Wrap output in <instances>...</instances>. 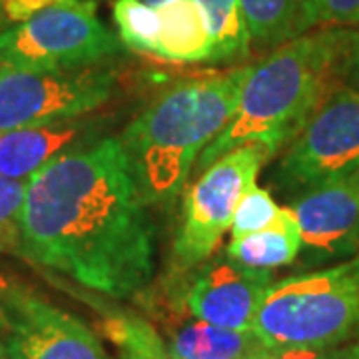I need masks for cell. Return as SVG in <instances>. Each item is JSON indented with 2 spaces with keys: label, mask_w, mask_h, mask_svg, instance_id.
Masks as SVG:
<instances>
[{
  "label": "cell",
  "mask_w": 359,
  "mask_h": 359,
  "mask_svg": "<svg viewBox=\"0 0 359 359\" xmlns=\"http://www.w3.org/2000/svg\"><path fill=\"white\" fill-rule=\"evenodd\" d=\"M120 138L56 156L28 180L22 257L126 299L154 278V222Z\"/></svg>",
  "instance_id": "1"
},
{
  "label": "cell",
  "mask_w": 359,
  "mask_h": 359,
  "mask_svg": "<svg viewBox=\"0 0 359 359\" xmlns=\"http://www.w3.org/2000/svg\"><path fill=\"white\" fill-rule=\"evenodd\" d=\"M353 28L325 26L273 48L248 68L240 102L230 124L196 162L204 172L244 144H264L271 156L304 130L323 100L346 82Z\"/></svg>",
  "instance_id": "2"
},
{
  "label": "cell",
  "mask_w": 359,
  "mask_h": 359,
  "mask_svg": "<svg viewBox=\"0 0 359 359\" xmlns=\"http://www.w3.org/2000/svg\"><path fill=\"white\" fill-rule=\"evenodd\" d=\"M248 68L184 80L158 94L120 140L148 205L172 204L205 148L230 124Z\"/></svg>",
  "instance_id": "3"
},
{
  "label": "cell",
  "mask_w": 359,
  "mask_h": 359,
  "mask_svg": "<svg viewBox=\"0 0 359 359\" xmlns=\"http://www.w3.org/2000/svg\"><path fill=\"white\" fill-rule=\"evenodd\" d=\"M254 330L271 347L335 349L359 339V256L269 285Z\"/></svg>",
  "instance_id": "4"
},
{
  "label": "cell",
  "mask_w": 359,
  "mask_h": 359,
  "mask_svg": "<svg viewBox=\"0 0 359 359\" xmlns=\"http://www.w3.org/2000/svg\"><path fill=\"white\" fill-rule=\"evenodd\" d=\"M122 42L96 14L94 0H66L0 34V65L76 70L116 56Z\"/></svg>",
  "instance_id": "5"
},
{
  "label": "cell",
  "mask_w": 359,
  "mask_h": 359,
  "mask_svg": "<svg viewBox=\"0 0 359 359\" xmlns=\"http://www.w3.org/2000/svg\"><path fill=\"white\" fill-rule=\"evenodd\" d=\"M264 144H244L224 154L196 180L182 208V224L174 242L172 264L178 271L202 266L219 240L245 194L256 186L257 174L269 160Z\"/></svg>",
  "instance_id": "6"
},
{
  "label": "cell",
  "mask_w": 359,
  "mask_h": 359,
  "mask_svg": "<svg viewBox=\"0 0 359 359\" xmlns=\"http://www.w3.org/2000/svg\"><path fill=\"white\" fill-rule=\"evenodd\" d=\"M114 88V72L98 66L30 70L0 65V134L26 126L72 122L104 106Z\"/></svg>",
  "instance_id": "7"
},
{
  "label": "cell",
  "mask_w": 359,
  "mask_h": 359,
  "mask_svg": "<svg viewBox=\"0 0 359 359\" xmlns=\"http://www.w3.org/2000/svg\"><path fill=\"white\" fill-rule=\"evenodd\" d=\"M359 172V90L330 94L304 130L287 144L276 182L292 194H304Z\"/></svg>",
  "instance_id": "8"
},
{
  "label": "cell",
  "mask_w": 359,
  "mask_h": 359,
  "mask_svg": "<svg viewBox=\"0 0 359 359\" xmlns=\"http://www.w3.org/2000/svg\"><path fill=\"white\" fill-rule=\"evenodd\" d=\"M6 359H110L100 337L68 311L18 285L0 292Z\"/></svg>",
  "instance_id": "9"
},
{
  "label": "cell",
  "mask_w": 359,
  "mask_h": 359,
  "mask_svg": "<svg viewBox=\"0 0 359 359\" xmlns=\"http://www.w3.org/2000/svg\"><path fill=\"white\" fill-rule=\"evenodd\" d=\"M271 283V269L250 268L231 257H218L198 266L182 304L190 316L212 325L252 330Z\"/></svg>",
  "instance_id": "10"
},
{
  "label": "cell",
  "mask_w": 359,
  "mask_h": 359,
  "mask_svg": "<svg viewBox=\"0 0 359 359\" xmlns=\"http://www.w3.org/2000/svg\"><path fill=\"white\" fill-rule=\"evenodd\" d=\"M302 250L311 259L353 257L359 250V172L304 192L292 205Z\"/></svg>",
  "instance_id": "11"
},
{
  "label": "cell",
  "mask_w": 359,
  "mask_h": 359,
  "mask_svg": "<svg viewBox=\"0 0 359 359\" xmlns=\"http://www.w3.org/2000/svg\"><path fill=\"white\" fill-rule=\"evenodd\" d=\"M166 346L174 359H264L271 349L256 330H226L198 320L166 321Z\"/></svg>",
  "instance_id": "12"
},
{
  "label": "cell",
  "mask_w": 359,
  "mask_h": 359,
  "mask_svg": "<svg viewBox=\"0 0 359 359\" xmlns=\"http://www.w3.org/2000/svg\"><path fill=\"white\" fill-rule=\"evenodd\" d=\"M80 140L82 126L76 120L2 132L0 174L14 180H30L40 168L74 148V144Z\"/></svg>",
  "instance_id": "13"
},
{
  "label": "cell",
  "mask_w": 359,
  "mask_h": 359,
  "mask_svg": "<svg viewBox=\"0 0 359 359\" xmlns=\"http://www.w3.org/2000/svg\"><path fill=\"white\" fill-rule=\"evenodd\" d=\"M158 58L178 65L210 62L212 39L196 0H172L158 8Z\"/></svg>",
  "instance_id": "14"
},
{
  "label": "cell",
  "mask_w": 359,
  "mask_h": 359,
  "mask_svg": "<svg viewBox=\"0 0 359 359\" xmlns=\"http://www.w3.org/2000/svg\"><path fill=\"white\" fill-rule=\"evenodd\" d=\"M302 252V231L292 208H280L268 228L240 240H230L228 257L256 269H276L292 264Z\"/></svg>",
  "instance_id": "15"
},
{
  "label": "cell",
  "mask_w": 359,
  "mask_h": 359,
  "mask_svg": "<svg viewBox=\"0 0 359 359\" xmlns=\"http://www.w3.org/2000/svg\"><path fill=\"white\" fill-rule=\"evenodd\" d=\"M204 14L212 39L210 62L228 65L250 54L252 36L245 22L242 0H196Z\"/></svg>",
  "instance_id": "16"
},
{
  "label": "cell",
  "mask_w": 359,
  "mask_h": 359,
  "mask_svg": "<svg viewBox=\"0 0 359 359\" xmlns=\"http://www.w3.org/2000/svg\"><path fill=\"white\" fill-rule=\"evenodd\" d=\"M100 334L118 349L120 359H174L166 339L136 313L116 311L98 323Z\"/></svg>",
  "instance_id": "17"
},
{
  "label": "cell",
  "mask_w": 359,
  "mask_h": 359,
  "mask_svg": "<svg viewBox=\"0 0 359 359\" xmlns=\"http://www.w3.org/2000/svg\"><path fill=\"white\" fill-rule=\"evenodd\" d=\"M299 0H242L252 42L259 48H278L294 39Z\"/></svg>",
  "instance_id": "18"
},
{
  "label": "cell",
  "mask_w": 359,
  "mask_h": 359,
  "mask_svg": "<svg viewBox=\"0 0 359 359\" xmlns=\"http://www.w3.org/2000/svg\"><path fill=\"white\" fill-rule=\"evenodd\" d=\"M114 22L118 26V39L122 44L136 52L158 54L160 39V13L158 8L142 0H116Z\"/></svg>",
  "instance_id": "19"
},
{
  "label": "cell",
  "mask_w": 359,
  "mask_h": 359,
  "mask_svg": "<svg viewBox=\"0 0 359 359\" xmlns=\"http://www.w3.org/2000/svg\"><path fill=\"white\" fill-rule=\"evenodd\" d=\"M26 188L28 180L0 174V254L22 256Z\"/></svg>",
  "instance_id": "20"
},
{
  "label": "cell",
  "mask_w": 359,
  "mask_h": 359,
  "mask_svg": "<svg viewBox=\"0 0 359 359\" xmlns=\"http://www.w3.org/2000/svg\"><path fill=\"white\" fill-rule=\"evenodd\" d=\"M359 25V0H299L295 36L325 26Z\"/></svg>",
  "instance_id": "21"
},
{
  "label": "cell",
  "mask_w": 359,
  "mask_h": 359,
  "mask_svg": "<svg viewBox=\"0 0 359 359\" xmlns=\"http://www.w3.org/2000/svg\"><path fill=\"white\" fill-rule=\"evenodd\" d=\"M278 212H280V205L276 204L271 194L264 188L254 186L242 198V202L238 204V210L233 214L230 226L231 240H240L250 233H256V231L268 228L276 219Z\"/></svg>",
  "instance_id": "22"
},
{
  "label": "cell",
  "mask_w": 359,
  "mask_h": 359,
  "mask_svg": "<svg viewBox=\"0 0 359 359\" xmlns=\"http://www.w3.org/2000/svg\"><path fill=\"white\" fill-rule=\"evenodd\" d=\"M60 2H66V0H0V8L11 22L20 25L28 18H32L34 14L42 13Z\"/></svg>",
  "instance_id": "23"
},
{
  "label": "cell",
  "mask_w": 359,
  "mask_h": 359,
  "mask_svg": "<svg viewBox=\"0 0 359 359\" xmlns=\"http://www.w3.org/2000/svg\"><path fill=\"white\" fill-rule=\"evenodd\" d=\"M334 349H311V347H276L264 359H332Z\"/></svg>",
  "instance_id": "24"
},
{
  "label": "cell",
  "mask_w": 359,
  "mask_h": 359,
  "mask_svg": "<svg viewBox=\"0 0 359 359\" xmlns=\"http://www.w3.org/2000/svg\"><path fill=\"white\" fill-rule=\"evenodd\" d=\"M346 84L349 88L359 90V25L353 28L351 44H349V56H347Z\"/></svg>",
  "instance_id": "25"
},
{
  "label": "cell",
  "mask_w": 359,
  "mask_h": 359,
  "mask_svg": "<svg viewBox=\"0 0 359 359\" xmlns=\"http://www.w3.org/2000/svg\"><path fill=\"white\" fill-rule=\"evenodd\" d=\"M332 359H359V339L347 344V346L335 347Z\"/></svg>",
  "instance_id": "26"
},
{
  "label": "cell",
  "mask_w": 359,
  "mask_h": 359,
  "mask_svg": "<svg viewBox=\"0 0 359 359\" xmlns=\"http://www.w3.org/2000/svg\"><path fill=\"white\" fill-rule=\"evenodd\" d=\"M142 2H146V4H150V6H154V8H160V6H164V4L172 2V0H142Z\"/></svg>",
  "instance_id": "27"
},
{
  "label": "cell",
  "mask_w": 359,
  "mask_h": 359,
  "mask_svg": "<svg viewBox=\"0 0 359 359\" xmlns=\"http://www.w3.org/2000/svg\"><path fill=\"white\" fill-rule=\"evenodd\" d=\"M6 290V287H4ZM2 292V290H0ZM6 327V316H4V308H2V299H0V332Z\"/></svg>",
  "instance_id": "28"
},
{
  "label": "cell",
  "mask_w": 359,
  "mask_h": 359,
  "mask_svg": "<svg viewBox=\"0 0 359 359\" xmlns=\"http://www.w3.org/2000/svg\"><path fill=\"white\" fill-rule=\"evenodd\" d=\"M0 359H6V351H4V346H2V337H0Z\"/></svg>",
  "instance_id": "29"
},
{
  "label": "cell",
  "mask_w": 359,
  "mask_h": 359,
  "mask_svg": "<svg viewBox=\"0 0 359 359\" xmlns=\"http://www.w3.org/2000/svg\"><path fill=\"white\" fill-rule=\"evenodd\" d=\"M8 285H11V283L6 282V280H4V278L0 276V290H4V287H8Z\"/></svg>",
  "instance_id": "30"
},
{
  "label": "cell",
  "mask_w": 359,
  "mask_h": 359,
  "mask_svg": "<svg viewBox=\"0 0 359 359\" xmlns=\"http://www.w3.org/2000/svg\"><path fill=\"white\" fill-rule=\"evenodd\" d=\"M0 13H2V8H0ZM0 25H2V14H0Z\"/></svg>",
  "instance_id": "31"
}]
</instances>
